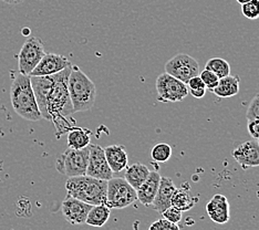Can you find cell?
<instances>
[{
    "label": "cell",
    "instance_id": "6da1fadb",
    "mask_svg": "<svg viewBox=\"0 0 259 230\" xmlns=\"http://www.w3.org/2000/svg\"><path fill=\"white\" fill-rule=\"evenodd\" d=\"M71 67H68L61 72L55 74V83L47 101L48 121L55 124L57 137L62 136L74 126V121L71 119L74 111L68 88V79Z\"/></svg>",
    "mask_w": 259,
    "mask_h": 230
},
{
    "label": "cell",
    "instance_id": "7a4b0ae2",
    "mask_svg": "<svg viewBox=\"0 0 259 230\" xmlns=\"http://www.w3.org/2000/svg\"><path fill=\"white\" fill-rule=\"evenodd\" d=\"M13 109L23 120L37 122L42 119L32 90L30 75L18 73L10 86Z\"/></svg>",
    "mask_w": 259,
    "mask_h": 230
},
{
    "label": "cell",
    "instance_id": "3957f363",
    "mask_svg": "<svg viewBox=\"0 0 259 230\" xmlns=\"http://www.w3.org/2000/svg\"><path fill=\"white\" fill-rule=\"evenodd\" d=\"M68 88L74 113L91 110L97 99L94 82L78 66H72L68 79Z\"/></svg>",
    "mask_w": 259,
    "mask_h": 230
},
{
    "label": "cell",
    "instance_id": "277c9868",
    "mask_svg": "<svg viewBox=\"0 0 259 230\" xmlns=\"http://www.w3.org/2000/svg\"><path fill=\"white\" fill-rule=\"evenodd\" d=\"M108 180L98 179L88 175L70 177L66 181V190L69 196L92 206L105 204Z\"/></svg>",
    "mask_w": 259,
    "mask_h": 230
},
{
    "label": "cell",
    "instance_id": "5b68a950",
    "mask_svg": "<svg viewBox=\"0 0 259 230\" xmlns=\"http://www.w3.org/2000/svg\"><path fill=\"white\" fill-rule=\"evenodd\" d=\"M88 161H89V146L82 150L68 149L58 156L56 168L60 174L70 177L87 175Z\"/></svg>",
    "mask_w": 259,
    "mask_h": 230
},
{
    "label": "cell",
    "instance_id": "8992f818",
    "mask_svg": "<svg viewBox=\"0 0 259 230\" xmlns=\"http://www.w3.org/2000/svg\"><path fill=\"white\" fill-rule=\"evenodd\" d=\"M138 200L137 191L128 184L124 178H114L112 177L108 180L107 202L110 209H123L131 206Z\"/></svg>",
    "mask_w": 259,
    "mask_h": 230
},
{
    "label": "cell",
    "instance_id": "52a82bcc",
    "mask_svg": "<svg viewBox=\"0 0 259 230\" xmlns=\"http://www.w3.org/2000/svg\"><path fill=\"white\" fill-rule=\"evenodd\" d=\"M156 91L158 101L163 103L181 102L188 96L186 83L166 72L158 75L156 79Z\"/></svg>",
    "mask_w": 259,
    "mask_h": 230
},
{
    "label": "cell",
    "instance_id": "ba28073f",
    "mask_svg": "<svg viewBox=\"0 0 259 230\" xmlns=\"http://www.w3.org/2000/svg\"><path fill=\"white\" fill-rule=\"evenodd\" d=\"M45 55V47L41 39L38 37L29 38L23 43L18 55L19 72L27 75L30 74Z\"/></svg>",
    "mask_w": 259,
    "mask_h": 230
},
{
    "label": "cell",
    "instance_id": "9c48e42d",
    "mask_svg": "<svg viewBox=\"0 0 259 230\" xmlns=\"http://www.w3.org/2000/svg\"><path fill=\"white\" fill-rule=\"evenodd\" d=\"M165 72L184 83H187L188 80L198 75L199 64L196 59L186 55V53H179L166 62Z\"/></svg>",
    "mask_w": 259,
    "mask_h": 230
},
{
    "label": "cell",
    "instance_id": "30bf717a",
    "mask_svg": "<svg viewBox=\"0 0 259 230\" xmlns=\"http://www.w3.org/2000/svg\"><path fill=\"white\" fill-rule=\"evenodd\" d=\"M107 157L104 154V149L100 145H89V161H88L87 175L98 179L109 180L113 177Z\"/></svg>",
    "mask_w": 259,
    "mask_h": 230
},
{
    "label": "cell",
    "instance_id": "8fae6325",
    "mask_svg": "<svg viewBox=\"0 0 259 230\" xmlns=\"http://www.w3.org/2000/svg\"><path fill=\"white\" fill-rule=\"evenodd\" d=\"M234 157L244 170L259 167V144L256 140L246 141L232 152Z\"/></svg>",
    "mask_w": 259,
    "mask_h": 230
},
{
    "label": "cell",
    "instance_id": "7c38bea8",
    "mask_svg": "<svg viewBox=\"0 0 259 230\" xmlns=\"http://www.w3.org/2000/svg\"><path fill=\"white\" fill-rule=\"evenodd\" d=\"M72 64L69 61V59L57 53H46L41 59L37 67L32 70V72L29 74L30 76H44V75H54L62 70L71 67Z\"/></svg>",
    "mask_w": 259,
    "mask_h": 230
},
{
    "label": "cell",
    "instance_id": "4fadbf2b",
    "mask_svg": "<svg viewBox=\"0 0 259 230\" xmlns=\"http://www.w3.org/2000/svg\"><path fill=\"white\" fill-rule=\"evenodd\" d=\"M92 205L87 204L82 200L73 198L71 196H67L61 205V210L63 217L66 218L68 222L71 225H82L85 223L87 216L89 214Z\"/></svg>",
    "mask_w": 259,
    "mask_h": 230
},
{
    "label": "cell",
    "instance_id": "5bb4252c",
    "mask_svg": "<svg viewBox=\"0 0 259 230\" xmlns=\"http://www.w3.org/2000/svg\"><path fill=\"white\" fill-rule=\"evenodd\" d=\"M30 80L41 116L45 120H49L48 112H47V101H48L49 93L55 83V74L44 76H30Z\"/></svg>",
    "mask_w": 259,
    "mask_h": 230
},
{
    "label": "cell",
    "instance_id": "9a60e30c",
    "mask_svg": "<svg viewBox=\"0 0 259 230\" xmlns=\"http://www.w3.org/2000/svg\"><path fill=\"white\" fill-rule=\"evenodd\" d=\"M206 212L208 217L216 223L224 225L231 219V211H229V202L226 196L222 194H216L206 204Z\"/></svg>",
    "mask_w": 259,
    "mask_h": 230
},
{
    "label": "cell",
    "instance_id": "2e32d148",
    "mask_svg": "<svg viewBox=\"0 0 259 230\" xmlns=\"http://www.w3.org/2000/svg\"><path fill=\"white\" fill-rule=\"evenodd\" d=\"M176 191V186L174 181L168 177H161L160 186L156 193V196L153 200V208L157 212H162L172 206V198Z\"/></svg>",
    "mask_w": 259,
    "mask_h": 230
},
{
    "label": "cell",
    "instance_id": "e0dca14e",
    "mask_svg": "<svg viewBox=\"0 0 259 230\" xmlns=\"http://www.w3.org/2000/svg\"><path fill=\"white\" fill-rule=\"evenodd\" d=\"M161 177L157 172H150L148 178L137 190L138 200L143 206H152L160 186Z\"/></svg>",
    "mask_w": 259,
    "mask_h": 230
},
{
    "label": "cell",
    "instance_id": "ac0fdd59",
    "mask_svg": "<svg viewBox=\"0 0 259 230\" xmlns=\"http://www.w3.org/2000/svg\"><path fill=\"white\" fill-rule=\"evenodd\" d=\"M104 154L107 157L109 166L113 173H120L128 166L127 152L123 145H110L107 149H104Z\"/></svg>",
    "mask_w": 259,
    "mask_h": 230
},
{
    "label": "cell",
    "instance_id": "d6986e66",
    "mask_svg": "<svg viewBox=\"0 0 259 230\" xmlns=\"http://www.w3.org/2000/svg\"><path fill=\"white\" fill-rule=\"evenodd\" d=\"M240 79L238 75H227L219 81V84L214 88L213 92L215 96L222 99H227L237 96L239 92Z\"/></svg>",
    "mask_w": 259,
    "mask_h": 230
},
{
    "label": "cell",
    "instance_id": "ffe728a7",
    "mask_svg": "<svg viewBox=\"0 0 259 230\" xmlns=\"http://www.w3.org/2000/svg\"><path fill=\"white\" fill-rule=\"evenodd\" d=\"M198 203V197L194 196L191 193L190 185L176 188L172 198V206L181 211L191 210Z\"/></svg>",
    "mask_w": 259,
    "mask_h": 230
},
{
    "label": "cell",
    "instance_id": "44dd1931",
    "mask_svg": "<svg viewBox=\"0 0 259 230\" xmlns=\"http://www.w3.org/2000/svg\"><path fill=\"white\" fill-rule=\"evenodd\" d=\"M68 147L73 150H82L91 144V132L88 128L73 126L68 132Z\"/></svg>",
    "mask_w": 259,
    "mask_h": 230
},
{
    "label": "cell",
    "instance_id": "7402d4cb",
    "mask_svg": "<svg viewBox=\"0 0 259 230\" xmlns=\"http://www.w3.org/2000/svg\"><path fill=\"white\" fill-rule=\"evenodd\" d=\"M151 170L149 167L144 164L135 163L132 164L131 166H127L125 170L124 179L131 185L135 191L143 184L145 179L148 178Z\"/></svg>",
    "mask_w": 259,
    "mask_h": 230
},
{
    "label": "cell",
    "instance_id": "603a6c76",
    "mask_svg": "<svg viewBox=\"0 0 259 230\" xmlns=\"http://www.w3.org/2000/svg\"><path fill=\"white\" fill-rule=\"evenodd\" d=\"M110 216L111 209L108 207L107 204L94 205L87 216L85 223L92 227H102L108 222Z\"/></svg>",
    "mask_w": 259,
    "mask_h": 230
},
{
    "label": "cell",
    "instance_id": "cb8c5ba5",
    "mask_svg": "<svg viewBox=\"0 0 259 230\" xmlns=\"http://www.w3.org/2000/svg\"><path fill=\"white\" fill-rule=\"evenodd\" d=\"M205 69H207L211 72L215 73L220 79L225 78V76L231 74V66L229 63L223 58H211L206 62Z\"/></svg>",
    "mask_w": 259,
    "mask_h": 230
},
{
    "label": "cell",
    "instance_id": "d4e9b609",
    "mask_svg": "<svg viewBox=\"0 0 259 230\" xmlns=\"http://www.w3.org/2000/svg\"><path fill=\"white\" fill-rule=\"evenodd\" d=\"M172 156V147L167 143H158L151 151V157L156 163H165Z\"/></svg>",
    "mask_w": 259,
    "mask_h": 230
},
{
    "label": "cell",
    "instance_id": "484cf974",
    "mask_svg": "<svg viewBox=\"0 0 259 230\" xmlns=\"http://www.w3.org/2000/svg\"><path fill=\"white\" fill-rule=\"evenodd\" d=\"M186 85L188 88V92H190L194 98L195 99L204 98L206 93V86L204 84V82L202 81V79L199 78V75L194 76V78L188 80Z\"/></svg>",
    "mask_w": 259,
    "mask_h": 230
},
{
    "label": "cell",
    "instance_id": "4316f807",
    "mask_svg": "<svg viewBox=\"0 0 259 230\" xmlns=\"http://www.w3.org/2000/svg\"><path fill=\"white\" fill-rule=\"evenodd\" d=\"M241 14L249 20H256L259 18V0H250V2L241 5Z\"/></svg>",
    "mask_w": 259,
    "mask_h": 230
},
{
    "label": "cell",
    "instance_id": "83f0119b",
    "mask_svg": "<svg viewBox=\"0 0 259 230\" xmlns=\"http://www.w3.org/2000/svg\"><path fill=\"white\" fill-rule=\"evenodd\" d=\"M199 78L202 79L206 88H208L209 91H213L217 86V84H219V81H220L219 76L207 69H204L202 71L201 74H199Z\"/></svg>",
    "mask_w": 259,
    "mask_h": 230
},
{
    "label": "cell",
    "instance_id": "f1b7e54d",
    "mask_svg": "<svg viewBox=\"0 0 259 230\" xmlns=\"http://www.w3.org/2000/svg\"><path fill=\"white\" fill-rule=\"evenodd\" d=\"M162 215L164 219L179 225L180 221L182 220V217H183V211H181L180 209L174 207V206H170V207H168L162 212Z\"/></svg>",
    "mask_w": 259,
    "mask_h": 230
},
{
    "label": "cell",
    "instance_id": "f546056e",
    "mask_svg": "<svg viewBox=\"0 0 259 230\" xmlns=\"http://www.w3.org/2000/svg\"><path fill=\"white\" fill-rule=\"evenodd\" d=\"M246 119L247 121L259 119V93H257L250 101L246 112Z\"/></svg>",
    "mask_w": 259,
    "mask_h": 230
},
{
    "label": "cell",
    "instance_id": "4dcf8cb0",
    "mask_svg": "<svg viewBox=\"0 0 259 230\" xmlns=\"http://www.w3.org/2000/svg\"><path fill=\"white\" fill-rule=\"evenodd\" d=\"M247 129H248V133L252 139L258 140L259 139V119L248 121V124H247Z\"/></svg>",
    "mask_w": 259,
    "mask_h": 230
},
{
    "label": "cell",
    "instance_id": "1f68e13d",
    "mask_svg": "<svg viewBox=\"0 0 259 230\" xmlns=\"http://www.w3.org/2000/svg\"><path fill=\"white\" fill-rule=\"evenodd\" d=\"M3 2L8 5H19L25 2V0H3Z\"/></svg>",
    "mask_w": 259,
    "mask_h": 230
},
{
    "label": "cell",
    "instance_id": "d6a6232c",
    "mask_svg": "<svg viewBox=\"0 0 259 230\" xmlns=\"http://www.w3.org/2000/svg\"><path fill=\"white\" fill-rule=\"evenodd\" d=\"M236 2H237L239 5H244V4H246V3L250 2V0H236Z\"/></svg>",
    "mask_w": 259,
    "mask_h": 230
},
{
    "label": "cell",
    "instance_id": "836d02e7",
    "mask_svg": "<svg viewBox=\"0 0 259 230\" xmlns=\"http://www.w3.org/2000/svg\"><path fill=\"white\" fill-rule=\"evenodd\" d=\"M149 230H156L154 227H153V226H150V228H149Z\"/></svg>",
    "mask_w": 259,
    "mask_h": 230
},
{
    "label": "cell",
    "instance_id": "e575fe53",
    "mask_svg": "<svg viewBox=\"0 0 259 230\" xmlns=\"http://www.w3.org/2000/svg\"><path fill=\"white\" fill-rule=\"evenodd\" d=\"M257 142H258V144H259V139H258V140H257Z\"/></svg>",
    "mask_w": 259,
    "mask_h": 230
}]
</instances>
